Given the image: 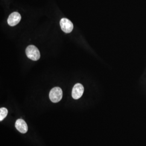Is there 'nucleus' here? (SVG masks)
Returning <instances> with one entry per match:
<instances>
[{
	"instance_id": "nucleus-5",
	"label": "nucleus",
	"mask_w": 146,
	"mask_h": 146,
	"mask_svg": "<svg viewBox=\"0 0 146 146\" xmlns=\"http://www.w3.org/2000/svg\"><path fill=\"white\" fill-rule=\"evenodd\" d=\"M21 16L17 12L11 13L8 19V23L11 26H15L21 21Z\"/></svg>"
},
{
	"instance_id": "nucleus-7",
	"label": "nucleus",
	"mask_w": 146,
	"mask_h": 146,
	"mask_svg": "<svg viewBox=\"0 0 146 146\" xmlns=\"http://www.w3.org/2000/svg\"><path fill=\"white\" fill-rule=\"evenodd\" d=\"M8 114V110L5 108H1L0 109V121H2Z\"/></svg>"
},
{
	"instance_id": "nucleus-2",
	"label": "nucleus",
	"mask_w": 146,
	"mask_h": 146,
	"mask_svg": "<svg viewBox=\"0 0 146 146\" xmlns=\"http://www.w3.org/2000/svg\"><path fill=\"white\" fill-rule=\"evenodd\" d=\"M62 90L60 87H54L49 93V98L54 103H57L62 98Z\"/></svg>"
},
{
	"instance_id": "nucleus-1",
	"label": "nucleus",
	"mask_w": 146,
	"mask_h": 146,
	"mask_svg": "<svg viewBox=\"0 0 146 146\" xmlns=\"http://www.w3.org/2000/svg\"><path fill=\"white\" fill-rule=\"evenodd\" d=\"M27 56L33 61H37L40 58V52L38 48L34 45H30L26 49Z\"/></svg>"
},
{
	"instance_id": "nucleus-6",
	"label": "nucleus",
	"mask_w": 146,
	"mask_h": 146,
	"mask_svg": "<svg viewBox=\"0 0 146 146\" xmlns=\"http://www.w3.org/2000/svg\"><path fill=\"white\" fill-rule=\"evenodd\" d=\"M16 128L21 133H26L28 131V125L26 122L22 119H18L15 122Z\"/></svg>"
},
{
	"instance_id": "nucleus-3",
	"label": "nucleus",
	"mask_w": 146,
	"mask_h": 146,
	"mask_svg": "<svg viewBox=\"0 0 146 146\" xmlns=\"http://www.w3.org/2000/svg\"><path fill=\"white\" fill-rule=\"evenodd\" d=\"M60 26L61 29L66 33H70L73 31V23L66 18H63L60 21Z\"/></svg>"
},
{
	"instance_id": "nucleus-4",
	"label": "nucleus",
	"mask_w": 146,
	"mask_h": 146,
	"mask_svg": "<svg viewBox=\"0 0 146 146\" xmlns=\"http://www.w3.org/2000/svg\"><path fill=\"white\" fill-rule=\"evenodd\" d=\"M84 87L82 84H76L73 87L72 90V97L74 99H80L84 94Z\"/></svg>"
}]
</instances>
